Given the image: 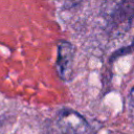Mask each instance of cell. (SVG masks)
Listing matches in <instances>:
<instances>
[{"mask_svg":"<svg viewBox=\"0 0 134 134\" xmlns=\"http://www.w3.org/2000/svg\"><path fill=\"white\" fill-rule=\"evenodd\" d=\"M134 20V1L117 2L107 19L109 34L119 37L126 34Z\"/></svg>","mask_w":134,"mask_h":134,"instance_id":"1","label":"cell"},{"mask_svg":"<svg viewBox=\"0 0 134 134\" xmlns=\"http://www.w3.org/2000/svg\"><path fill=\"white\" fill-rule=\"evenodd\" d=\"M55 126L61 134H88L90 126L76 111L64 108L55 117Z\"/></svg>","mask_w":134,"mask_h":134,"instance_id":"2","label":"cell"},{"mask_svg":"<svg viewBox=\"0 0 134 134\" xmlns=\"http://www.w3.org/2000/svg\"><path fill=\"white\" fill-rule=\"evenodd\" d=\"M75 54V46L65 40L58 42V57L55 67L58 74L64 81H69L72 77L73 58Z\"/></svg>","mask_w":134,"mask_h":134,"instance_id":"3","label":"cell"},{"mask_svg":"<svg viewBox=\"0 0 134 134\" xmlns=\"http://www.w3.org/2000/svg\"><path fill=\"white\" fill-rule=\"evenodd\" d=\"M130 97H131L132 103H133V105H134V86H133V88H132L131 91H130Z\"/></svg>","mask_w":134,"mask_h":134,"instance_id":"4","label":"cell"}]
</instances>
